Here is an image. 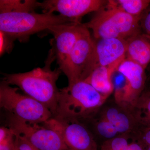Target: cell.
Here are the masks:
<instances>
[{
  "label": "cell",
  "instance_id": "11",
  "mask_svg": "<svg viewBox=\"0 0 150 150\" xmlns=\"http://www.w3.org/2000/svg\"><path fill=\"white\" fill-rule=\"evenodd\" d=\"M57 120L58 129L69 149L99 150L91 133L80 121Z\"/></svg>",
  "mask_w": 150,
  "mask_h": 150
},
{
  "label": "cell",
  "instance_id": "6",
  "mask_svg": "<svg viewBox=\"0 0 150 150\" xmlns=\"http://www.w3.org/2000/svg\"><path fill=\"white\" fill-rule=\"evenodd\" d=\"M6 126L24 137L38 150L69 149L57 129L55 118L44 123H32L8 114Z\"/></svg>",
  "mask_w": 150,
  "mask_h": 150
},
{
  "label": "cell",
  "instance_id": "20",
  "mask_svg": "<svg viewBox=\"0 0 150 150\" xmlns=\"http://www.w3.org/2000/svg\"><path fill=\"white\" fill-rule=\"evenodd\" d=\"M135 106L139 110L144 123L150 125V91L143 92Z\"/></svg>",
  "mask_w": 150,
  "mask_h": 150
},
{
  "label": "cell",
  "instance_id": "16",
  "mask_svg": "<svg viewBox=\"0 0 150 150\" xmlns=\"http://www.w3.org/2000/svg\"><path fill=\"white\" fill-rule=\"evenodd\" d=\"M118 7L131 16L140 17L150 6V0L112 1Z\"/></svg>",
  "mask_w": 150,
  "mask_h": 150
},
{
  "label": "cell",
  "instance_id": "22",
  "mask_svg": "<svg viewBox=\"0 0 150 150\" xmlns=\"http://www.w3.org/2000/svg\"><path fill=\"white\" fill-rule=\"evenodd\" d=\"M135 141L139 142L146 149L150 146V125L144 126Z\"/></svg>",
  "mask_w": 150,
  "mask_h": 150
},
{
  "label": "cell",
  "instance_id": "15",
  "mask_svg": "<svg viewBox=\"0 0 150 150\" xmlns=\"http://www.w3.org/2000/svg\"><path fill=\"white\" fill-rule=\"evenodd\" d=\"M113 72L107 67L98 66L84 81L100 93L108 97L114 91L111 80Z\"/></svg>",
  "mask_w": 150,
  "mask_h": 150
},
{
  "label": "cell",
  "instance_id": "7",
  "mask_svg": "<svg viewBox=\"0 0 150 150\" xmlns=\"http://www.w3.org/2000/svg\"><path fill=\"white\" fill-rule=\"evenodd\" d=\"M97 66L95 41L84 25L62 72L70 84L85 80Z\"/></svg>",
  "mask_w": 150,
  "mask_h": 150
},
{
  "label": "cell",
  "instance_id": "9",
  "mask_svg": "<svg viewBox=\"0 0 150 150\" xmlns=\"http://www.w3.org/2000/svg\"><path fill=\"white\" fill-rule=\"evenodd\" d=\"M84 28L83 24L76 22L55 25L47 31L54 35L51 43L62 72Z\"/></svg>",
  "mask_w": 150,
  "mask_h": 150
},
{
  "label": "cell",
  "instance_id": "14",
  "mask_svg": "<svg viewBox=\"0 0 150 150\" xmlns=\"http://www.w3.org/2000/svg\"><path fill=\"white\" fill-rule=\"evenodd\" d=\"M126 58L146 69L150 64V35L142 31L128 38Z\"/></svg>",
  "mask_w": 150,
  "mask_h": 150
},
{
  "label": "cell",
  "instance_id": "25",
  "mask_svg": "<svg viewBox=\"0 0 150 150\" xmlns=\"http://www.w3.org/2000/svg\"><path fill=\"white\" fill-rule=\"evenodd\" d=\"M126 150H146V149L137 141L130 143Z\"/></svg>",
  "mask_w": 150,
  "mask_h": 150
},
{
  "label": "cell",
  "instance_id": "13",
  "mask_svg": "<svg viewBox=\"0 0 150 150\" xmlns=\"http://www.w3.org/2000/svg\"><path fill=\"white\" fill-rule=\"evenodd\" d=\"M126 39L111 38L96 40L95 51L97 66L107 67L115 71L126 59Z\"/></svg>",
  "mask_w": 150,
  "mask_h": 150
},
{
  "label": "cell",
  "instance_id": "8",
  "mask_svg": "<svg viewBox=\"0 0 150 150\" xmlns=\"http://www.w3.org/2000/svg\"><path fill=\"white\" fill-rule=\"evenodd\" d=\"M115 102L103 108L100 118L112 123L119 134L128 135L135 141L145 126L139 110L132 105Z\"/></svg>",
  "mask_w": 150,
  "mask_h": 150
},
{
  "label": "cell",
  "instance_id": "23",
  "mask_svg": "<svg viewBox=\"0 0 150 150\" xmlns=\"http://www.w3.org/2000/svg\"><path fill=\"white\" fill-rule=\"evenodd\" d=\"M140 25L142 32L150 35V6L140 16Z\"/></svg>",
  "mask_w": 150,
  "mask_h": 150
},
{
  "label": "cell",
  "instance_id": "24",
  "mask_svg": "<svg viewBox=\"0 0 150 150\" xmlns=\"http://www.w3.org/2000/svg\"><path fill=\"white\" fill-rule=\"evenodd\" d=\"M16 134V144L18 150H38L24 137L18 134Z\"/></svg>",
  "mask_w": 150,
  "mask_h": 150
},
{
  "label": "cell",
  "instance_id": "5",
  "mask_svg": "<svg viewBox=\"0 0 150 150\" xmlns=\"http://www.w3.org/2000/svg\"><path fill=\"white\" fill-rule=\"evenodd\" d=\"M19 88L13 87L5 82L0 85V106L9 114L29 123H42L53 118L46 106L25 94Z\"/></svg>",
  "mask_w": 150,
  "mask_h": 150
},
{
  "label": "cell",
  "instance_id": "12",
  "mask_svg": "<svg viewBox=\"0 0 150 150\" xmlns=\"http://www.w3.org/2000/svg\"><path fill=\"white\" fill-rule=\"evenodd\" d=\"M145 70L141 65L126 58L120 64L117 71L124 76L126 82L120 103L135 106L144 88L146 79Z\"/></svg>",
  "mask_w": 150,
  "mask_h": 150
},
{
  "label": "cell",
  "instance_id": "10",
  "mask_svg": "<svg viewBox=\"0 0 150 150\" xmlns=\"http://www.w3.org/2000/svg\"><path fill=\"white\" fill-rule=\"evenodd\" d=\"M103 0H46L38 2V7L43 13L57 12L60 15L80 21L82 17L92 12H96L106 4Z\"/></svg>",
  "mask_w": 150,
  "mask_h": 150
},
{
  "label": "cell",
  "instance_id": "27",
  "mask_svg": "<svg viewBox=\"0 0 150 150\" xmlns=\"http://www.w3.org/2000/svg\"><path fill=\"white\" fill-rule=\"evenodd\" d=\"M14 150H18L17 148L16 144V147H15V149Z\"/></svg>",
  "mask_w": 150,
  "mask_h": 150
},
{
  "label": "cell",
  "instance_id": "26",
  "mask_svg": "<svg viewBox=\"0 0 150 150\" xmlns=\"http://www.w3.org/2000/svg\"><path fill=\"white\" fill-rule=\"evenodd\" d=\"M146 150H150V146L147 148V149H146Z\"/></svg>",
  "mask_w": 150,
  "mask_h": 150
},
{
  "label": "cell",
  "instance_id": "4",
  "mask_svg": "<svg viewBox=\"0 0 150 150\" xmlns=\"http://www.w3.org/2000/svg\"><path fill=\"white\" fill-rule=\"evenodd\" d=\"M140 17L131 16L108 1L88 22L83 23L98 39L118 38L127 40L142 32Z\"/></svg>",
  "mask_w": 150,
  "mask_h": 150
},
{
  "label": "cell",
  "instance_id": "1",
  "mask_svg": "<svg viewBox=\"0 0 150 150\" xmlns=\"http://www.w3.org/2000/svg\"><path fill=\"white\" fill-rule=\"evenodd\" d=\"M37 4L33 0H1L0 31L14 40L25 41L55 25L79 22L52 13H37Z\"/></svg>",
  "mask_w": 150,
  "mask_h": 150
},
{
  "label": "cell",
  "instance_id": "28",
  "mask_svg": "<svg viewBox=\"0 0 150 150\" xmlns=\"http://www.w3.org/2000/svg\"><path fill=\"white\" fill-rule=\"evenodd\" d=\"M70 150V149H68V150Z\"/></svg>",
  "mask_w": 150,
  "mask_h": 150
},
{
  "label": "cell",
  "instance_id": "21",
  "mask_svg": "<svg viewBox=\"0 0 150 150\" xmlns=\"http://www.w3.org/2000/svg\"><path fill=\"white\" fill-rule=\"evenodd\" d=\"M14 40L5 33L0 31V53L1 55L10 52Z\"/></svg>",
  "mask_w": 150,
  "mask_h": 150
},
{
  "label": "cell",
  "instance_id": "2",
  "mask_svg": "<svg viewBox=\"0 0 150 150\" xmlns=\"http://www.w3.org/2000/svg\"><path fill=\"white\" fill-rule=\"evenodd\" d=\"M48 55L43 68L38 67L25 73L4 74L2 81L17 86L25 95L43 105L51 111L54 118L60 93L56 83L62 71L59 68L51 69V64L56 59L52 46Z\"/></svg>",
  "mask_w": 150,
  "mask_h": 150
},
{
  "label": "cell",
  "instance_id": "18",
  "mask_svg": "<svg viewBox=\"0 0 150 150\" xmlns=\"http://www.w3.org/2000/svg\"><path fill=\"white\" fill-rule=\"evenodd\" d=\"M16 134L14 131L7 126L0 128V150H14Z\"/></svg>",
  "mask_w": 150,
  "mask_h": 150
},
{
  "label": "cell",
  "instance_id": "3",
  "mask_svg": "<svg viewBox=\"0 0 150 150\" xmlns=\"http://www.w3.org/2000/svg\"><path fill=\"white\" fill-rule=\"evenodd\" d=\"M60 89L54 118L60 120L80 121L91 118L108 98L84 80L77 81Z\"/></svg>",
  "mask_w": 150,
  "mask_h": 150
},
{
  "label": "cell",
  "instance_id": "17",
  "mask_svg": "<svg viewBox=\"0 0 150 150\" xmlns=\"http://www.w3.org/2000/svg\"><path fill=\"white\" fill-rule=\"evenodd\" d=\"M130 137L128 135L120 134L117 137L105 140L99 150H126L130 144Z\"/></svg>",
  "mask_w": 150,
  "mask_h": 150
},
{
  "label": "cell",
  "instance_id": "19",
  "mask_svg": "<svg viewBox=\"0 0 150 150\" xmlns=\"http://www.w3.org/2000/svg\"><path fill=\"white\" fill-rule=\"evenodd\" d=\"M95 127L98 134L107 140L120 135L115 126L109 121L100 118L96 121Z\"/></svg>",
  "mask_w": 150,
  "mask_h": 150
}]
</instances>
